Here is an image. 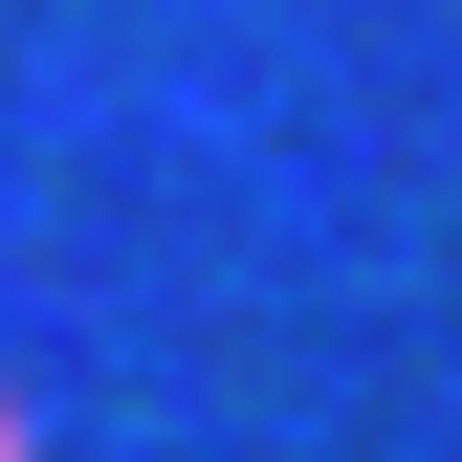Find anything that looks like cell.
Masks as SVG:
<instances>
[{"instance_id": "1", "label": "cell", "mask_w": 462, "mask_h": 462, "mask_svg": "<svg viewBox=\"0 0 462 462\" xmlns=\"http://www.w3.org/2000/svg\"><path fill=\"white\" fill-rule=\"evenodd\" d=\"M0 462H23V396H0Z\"/></svg>"}]
</instances>
